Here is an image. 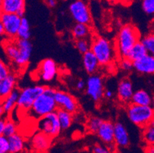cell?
Instances as JSON below:
<instances>
[{
    "instance_id": "obj_39",
    "label": "cell",
    "mask_w": 154,
    "mask_h": 153,
    "mask_svg": "<svg viewBox=\"0 0 154 153\" xmlns=\"http://www.w3.org/2000/svg\"><path fill=\"white\" fill-rule=\"evenodd\" d=\"M86 88V81L83 79H80L76 83V89L78 90H83Z\"/></svg>"
},
{
    "instance_id": "obj_3",
    "label": "cell",
    "mask_w": 154,
    "mask_h": 153,
    "mask_svg": "<svg viewBox=\"0 0 154 153\" xmlns=\"http://www.w3.org/2000/svg\"><path fill=\"white\" fill-rule=\"evenodd\" d=\"M91 50L102 66L111 64L117 54L115 46H113L110 41L103 37H96L92 41Z\"/></svg>"
},
{
    "instance_id": "obj_12",
    "label": "cell",
    "mask_w": 154,
    "mask_h": 153,
    "mask_svg": "<svg viewBox=\"0 0 154 153\" xmlns=\"http://www.w3.org/2000/svg\"><path fill=\"white\" fill-rule=\"evenodd\" d=\"M19 48V54L14 64L19 67H24L27 65L31 58L32 52V45L29 40L19 39L15 41Z\"/></svg>"
},
{
    "instance_id": "obj_1",
    "label": "cell",
    "mask_w": 154,
    "mask_h": 153,
    "mask_svg": "<svg viewBox=\"0 0 154 153\" xmlns=\"http://www.w3.org/2000/svg\"><path fill=\"white\" fill-rule=\"evenodd\" d=\"M56 90L51 87H45L44 92L36 99L32 108L29 110V115L35 120L56 112L58 106L55 101Z\"/></svg>"
},
{
    "instance_id": "obj_14",
    "label": "cell",
    "mask_w": 154,
    "mask_h": 153,
    "mask_svg": "<svg viewBox=\"0 0 154 153\" xmlns=\"http://www.w3.org/2000/svg\"><path fill=\"white\" fill-rule=\"evenodd\" d=\"M134 93L133 83L129 78H124L119 82L117 94L119 100L123 103H131Z\"/></svg>"
},
{
    "instance_id": "obj_46",
    "label": "cell",
    "mask_w": 154,
    "mask_h": 153,
    "mask_svg": "<svg viewBox=\"0 0 154 153\" xmlns=\"http://www.w3.org/2000/svg\"><path fill=\"white\" fill-rule=\"evenodd\" d=\"M123 2H126V3H129V2H131L132 0H122Z\"/></svg>"
},
{
    "instance_id": "obj_36",
    "label": "cell",
    "mask_w": 154,
    "mask_h": 153,
    "mask_svg": "<svg viewBox=\"0 0 154 153\" xmlns=\"http://www.w3.org/2000/svg\"><path fill=\"white\" fill-rule=\"evenodd\" d=\"M120 66L121 69L124 71H131L134 68V61H132L131 59L125 57V58H121V61L120 62Z\"/></svg>"
},
{
    "instance_id": "obj_9",
    "label": "cell",
    "mask_w": 154,
    "mask_h": 153,
    "mask_svg": "<svg viewBox=\"0 0 154 153\" xmlns=\"http://www.w3.org/2000/svg\"><path fill=\"white\" fill-rule=\"evenodd\" d=\"M87 94L93 101L97 103L101 100L104 93V86L102 78L98 74H92L86 81Z\"/></svg>"
},
{
    "instance_id": "obj_17",
    "label": "cell",
    "mask_w": 154,
    "mask_h": 153,
    "mask_svg": "<svg viewBox=\"0 0 154 153\" xmlns=\"http://www.w3.org/2000/svg\"><path fill=\"white\" fill-rule=\"evenodd\" d=\"M134 68L141 74H154V55L147 54L134 62Z\"/></svg>"
},
{
    "instance_id": "obj_7",
    "label": "cell",
    "mask_w": 154,
    "mask_h": 153,
    "mask_svg": "<svg viewBox=\"0 0 154 153\" xmlns=\"http://www.w3.org/2000/svg\"><path fill=\"white\" fill-rule=\"evenodd\" d=\"M37 127L39 131L45 133L51 138L57 136L62 130L56 112L40 118L38 120Z\"/></svg>"
},
{
    "instance_id": "obj_44",
    "label": "cell",
    "mask_w": 154,
    "mask_h": 153,
    "mask_svg": "<svg viewBox=\"0 0 154 153\" xmlns=\"http://www.w3.org/2000/svg\"><path fill=\"white\" fill-rule=\"evenodd\" d=\"M105 1H107V2H111V3H117V2H121L122 0H105Z\"/></svg>"
},
{
    "instance_id": "obj_34",
    "label": "cell",
    "mask_w": 154,
    "mask_h": 153,
    "mask_svg": "<svg viewBox=\"0 0 154 153\" xmlns=\"http://www.w3.org/2000/svg\"><path fill=\"white\" fill-rule=\"evenodd\" d=\"M142 8L147 15H153L154 0H142Z\"/></svg>"
},
{
    "instance_id": "obj_25",
    "label": "cell",
    "mask_w": 154,
    "mask_h": 153,
    "mask_svg": "<svg viewBox=\"0 0 154 153\" xmlns=\"http://www.w3.org/2000/svg\"><path fill=\"white\" fill-rule=\"evenodd\" d=\"M148 54L147 50H146L145 47L142 44V42L140 41L131 49L127 54V58L131 59L132 61H136L139 59L142 58L145 55Z\"/></svg>"
},
{
    "instance_id": "obj_49",
    "label": "cell",
    "mask_w": 154,
    "mask_h": 153,
    "mask_svg": "<svg viewBox=\"0 0 154 153\" xmlns=\"http://www.w3.org/2000/svg\"><path fill=\"white\" fill-rule=\"evenodd\" d=\"M8 153H12V152H10V151H9V152H8Z\"/></svg>"
},
{
    "instance_id": "obj_6",
    "label": "cell",
    "mask_w": 154,
    "mask_h": 153,
    "mask_svg": "<svg viewBox=\"0 0 154 153\" xmlns=\"http://www.w3.org/2000/svg\"><path fill=\"white\" fill-rule=\"evenodd\" d=\"M68 10L76 23L89 25L91 22L90 8L85 0H73L69 5Z\"/></svg>"
},
{
    "instance_id": "obj_4",
    "label": "cell",
    "mask_w": 154,
    "mask_h": 153,
    "mask_svg": "<svg viewBox=\"0 0 154 153\" xmlns=\"http://www.w3.org/2000/svg\"><path fill=\"white\" fill-rule=\"evenodd\" d=\"M127 115L131 123L143 128L154 120V109L151 106H140L131 103L127 106Z\"/></svg>"
},
{
    "instance_id": "obj_22",
    "label": "cell",
    "mask_w": 154,
    "mask_h": 153,
    "mask_svg": "<svg viewBox=\"0 0 154 153\" xmlns=\"http://www.w3.org/2000/svg\"><path fill=\"white\" fill-rule=\"evenodd\" d=\"M152 97L150 93L145 90H137L134 91L131 103L140 106H150L152 105Z\"/></svg>"
},
{
    "instance_id": "obj_32",
    "label": "cell",
    "mask_w": 154,
    "mask_h": 153,
    "mask_svg": "<svg viewBox=\"0 0 154 153\" xmlns=\"http://www.w3.org/2000/svg\"><path fill=\"white\" fill-rule=\"evenodd\" d=\"M75 47L81 54H84L91 50V43H90L88 39H79L75 41Z\"/></svg>"
},
{
    "instance_id": "obj_31",
    "label": "cell",
    "mask_w": 154,
    "mask_h": 153,
    "mask_svg": "<svg viewBox=\"0 0 154 153\" xmlns=\"http://www.w3.org/2000/svg\"><path fill=\"white\" fill-rule=\"evenodd\" d=\"M142 44L147 50L148 54L154 55V34H149L144 36L140 40Z\"/></svg>"
},
{
    "instance_id": "obj_41",
    "label": "cell",
    "mask_w": 154,
    "mask_h": 153,
    "mask_svg": "<svg viewBox=\"0 0 154 153\" xmlns=\"http://www.w3.org/2000/svg\"><path fill=\"white\" fill-rule=\"evenodd\" d=\"M44 2L45 5L49 8H54L58 3L57 0H44Z\"/></svg>"
},
{
    "instance_id": "obj_18",
    "label": "cell",
    "mask_w": 154,
    "mask_h": 153,
    "mask_svg": "<svg viewBox=\"0 0 154 153\" xmlns=\"http://www.w3.org/2000/svg\"><path fill=\"white\" fill-rule=\"evenodd\" d=\"M114 143L120 148H127L130 145V136L127 128L120 122L114 123Z\"/></svg>"
},
{
    "instance_id": "obj_10",
    "label": "cell",
    "mask_w": 154,
    "mask_h": 153,
    "mask_svg": "<svg viewBox=\"0 0 154 153\" xmlns=\"http://www.w3.org/2000/svg\"><path fill=\"white\" fill-rule=\"evenodd\" d=\"M55 101L58 109H64L72 114L78 111V101L75 96L70 94L69 93L63 90H56Z\"/></svg>"
},
{
    "instance_id": "obj_28",
    "label": "cell",
    "mask_w": 154,
    "mask_h": 153,
    "mask_svg": "<svg viewBox=\"0 0 154 153\" xmlns=\"http://www.w3.org/2000/svg\"><path fill=\"white\" fill-rule=\"evenodd\" d=\"M31 38V28L29 20L26 18L22 17V23L18 32V38L29 40Z\"/></svg>"
},
{
    "instance_id": "obj_27",
    "label": "cell",
    "mask_w": 154,
    "mask_h": 153,
    "mask_svg": "<svg viewBox=\"0 0 154 153\" xmlns=\"http://www.w3.org/2000/svg\"><path fill=\"white\" fill-rule=\"evenodd\" d=\"M142 138L147 145H154V120L143 128Z\"/></svg>"
},
{
    "instance_id": "obj_23",
    "label": "cell",
    "mask_w": 154,
    "mask_h": 153,
    "mask_svg": "<svg viewBox=\"0 0 154 153\" xmlns=\"http://www.w3.org/2000/svg\"><path fill=\"white\" fill-rule=\"evenodd\" d=\"M10 152L20 153L24 151L26 147V142L23 136L19 133H15L12 136L9 137Z\"/></svg>"
},
{
    "instance_id": "obj_21",
    "label": "cell",
    "mask_w": 154,
    "mask_h": 153,
    "mask_svg": "<svg viewBox=\"0 0 154 153\" xmlns=\"http://www.w3.org/2000/svg\"><path fill=\"white\" fill-rule=\"evenodd\" d=\"M16 82V77L13 74H10L4 79L0 80V96L2 99L15 90Z\"/></svg>"
},
{
    "instance_id": "obj_30",
    "label": "cell",
    "mask_w": 154,
    "mask_h": 153,
    "mask_svg": "<svg viewBox=\"0 0 154 153\" xmlns=\"http://www.w3.org/2000/svg\"><path fill=\"white\" fill-rule=\"evenodd\" d=\"M103 120L97 116H91L87 122V128L91 133H97Z\"/></svg>"
},
{
    "instance_id": "obj_29",
    "label": "cell",
    "mask_w": 154,
    "mask_h": 153,
    "mask_svg": "<svg viewBox=\"0 0 154 153\" xmlns=\"http://www.w3.org/2000/svg\"><path fill=\"white\" fill-rule=\"evenodd\" d=\"M4 50H5V53L7 57L14 63L19 54V48L15 41L9 42L8 44H5L4 46Z\"/></svg>"
},
{
    "instance_id": "obj_37",
    "label": "cell",
    "mask_w": 154,
    "mask_h": 153,
    "mask_svg": "<svg viewBox=\"0 0 154 153\" xmlns=\"http://www.w3.org/2000/svg\"><path fill=\"white\" fill-rule=\"evenodd\" d=\"M93 153H113V149L110 147H108L107 145H101V144H97L94 146Z\"/></svg>"
},
{
    "instance_id": "obj_16",
    "label": "cell",
    "mask_w": 154,
    "mask_h": 153,
    "mask_svg": "<svg viewBox=\"0 0 154 153\" xmlns=\"http://www.w3.org/2000/svg\"><path fill=\"white\" fill-rule=\"evenodd\" d=\"M26 9V0H1V12L22 16Z\"/></svg>"
},
{
    "instance_id": "obj_5",
    "label": "cell",
    "mask_w": 154,
    "mask_h": 153,
    "mask_svg": "<svg viewBox=\"0 0 154 153\" xmlns=\"http://www.w3.org/2000/svg\"><path fill=\"white\" fill-rule=\"evenodd\" d=\"M45 87L42 85L29 86L21 90L17 106L19 109L29 111L38 97L44 92Z\"/></svg>"
},
{
    "instance_id": "obj_48",
    "label": "cell",
    "mask_w": 154,
    "mask_h": 153,
    "mask_svg": "<svg viewBox=\"0 0 154 153\" xmlns=\"http://www.w3.org/2000/svg\"><path fill=\"white\" fill-rule=\"evenodd\" d=\"M117 153H127V152H125V151H118Z\"/></svg>"
},
{
    "instance_id": "obj_13",
    "label": "cell",
    "mask_w": 154,
    "mask_h": 153,
    "mask_svg": "<svg viewBox=\"0 0 154 153\" xmlns=\"http://www.w3.org/2000/svg\"><path fill=\"white\" fill-rule=\"evenodd\" d=\"M51 136L42 132H38L32 136L30 141V146L32 149L36 153H45L51 145Z\"/></svg>"
},
{
    "instance_id": "obj_24",
    "label": "cell",
    "mask_w": 154,
    "mask_h": 153,
    "mask_svg": "<svg viewBox=\"0 0 154 153\" xmlns=\"http://www.w3.org/2000/svg\"><path fill=\"white\" fill-rule=\"evenodd\" d=\"M71 33L74 38L76 40L79 39H88L90 36L91 29L89 25L86 24L76 23L72 28Z\"/></svg>"
},
{
    "instance_id": "obj_33",
    "label": "cell",
    "mask_w": 154,
    "mask_h": 153,
    "mask_svg": "<svg viewBox=\"0 0 154 153\" xmlns=\"http://www.w3.org/2000/svg\"><path fill=\"white\" fill-rule=\"evenodd\" d=\"M16 132H17V128H16L15 123L12 120H5V128H4L3 132L1 135H3V136L9 138V137L15 135V133H17Z\"/></svg>"
},
{
    "instance_id": "obj_43",
    "label": "cell",
    "mask_w": 154,
    "mask_h": 153,
    "mask_svg": "<svg viewBox=\"0 0 154 153\" xmlns=\"http://www.w3.org/2000/svg\"><path fill=\"white\" fill-rule=\"evenodd\" d=\"M5 120L2 119L1 121H0V133L2 134V133L3 132L4 128H5Z\"/></svg>"
},
{
    "instance_id": "obj_2",
    "label": "cell",
    "mask_w": 154,
    "mask_h": 153,
    "mask_svg": "<svg viewBox=\"0 0 154 153\" xmlns=\"http://www.w3.org/2000/svg\"><path fill=\"white\" fill-rule=\"evenodd\" d=\"M140 33L132 25H125L120 28L117 35L115 47L117 55L120 58L127 57L131 49L140 41Z\"/></svg>"
},
{
    "instance_id": "obj_40",
    "label": "cell",
    "mask_w": 154,
    "mask_h": 153,
    "mask_svg": "<svg viewBox=\"0 0 154 153\" xmlns=\"http://www.w3.org/2000/svg\"><path fill=\"white\" fill-rule=\"evenodd\" d=\"M114 96V93L112 90L110 89H107V90H105L104 91V93H103V97H105L106 99H112Z\"/></svg>"
},
{
    "instance_id": "obj_20",
    "label": "cell",
    "mask_w": 154,
    "mask_h": 153,
    "mask_svg": "<svg viewBox=\"0 0 154 153\" xmlns=\"http://www.w3.org/2000/svg\"><path fill=\"white\" fill-rule=\"evenodd\" d=\"M82 61H83V66L85 71L90 75L94 74L99 69V67L100 65L98 59L97 58L95 54L91 50H89L83 54Z\"/></svg>"
},
{
    "instance_id": "obj_11",
    "label": "cell",
    "mask_w": 154,
    "mask_h": 153,
    "mask_svg": "<svg viewBox=\"0 0 154 153\" xmlns=\"http://www.w3.org/2000/svg\"><path fill=\"white\" fill-rule=\"evenodd\" d=\"M58 74V67L52 59L47 58L39 64L38 68V76L43 81L49 82L55 78Z\"/></svg>"
},
{
    "instance_id": "obj_42",
    "label": "cell",
    "mask_w": 154,
    "mask_h": 153,
    "mask_svg": "<svg viewBox=\"0 0 154 153\" xmlns=\"http://www.w3.org/2000/svg\"><path fill=\"white\" fill-rule=\"evenodd\" d=\"M145 153H154V145H147L145 148Z\"/></svg>"
},
{
    "instance_id": "obj_26",
    "label": "cell",
    "mask_w": 154,
    "mask_h": 153,
    "mask_svg": "<svg viewBox=\"0 0 154 153\" xmlns=\"http://www.w3.org/2000/svg\"><path fill=\"white\" fill-rule=\"evenodd\" d=\"M60 125L62 130H68L70 128L73 122V114L62 109H58L56 110Z\"/></svg>"
},
{
    "instance_id": "obj_47",
    "label": "cell",
    "mask_w": 154,
    "mask_h": 153,
    "mask_svg": "<svg viewBox=\"0 0 154 153\" xmlns=\"http://www.w3.org/2000/svg\"><path fill=\"white\" fill-rule=\"evenodd\" d=\"M152 107L154 109V95L152 96Z\"/></svg>"
},
{
    "instance_id": "obj_45",
    "label": "cell",
    "mask_w": 154,
    "mask_h": 153,
    "mask_svg": "<svg viewBox=\"0 0 154 153\" xmlns=\"http://www.w3.org/2000/svg\"><path fill=\"white\" fill-rule=\"evenodd\" d=\"M0 33H1V35H4V28L1 23H0Z\"/></svg>"
},
{
    "instance_id": "obj_35",
    "label": "cell",
    "mask_w": 154,
    "mask_h": 153,
    "mask_svg": "<svg viewBox=\"0 0 154 153\" xmlns=\"http://www.w3.org/2000/svg\"><path fill=\"white\" fill-rule=\"evenodd\" d=\"M10 151L9 138L3 135L0 136V153H8Z\"/></svg>"
},
{
    "instance_id": "obj_8",
    "label": "cell",
    "mask_w": 154,
    "mask_h": 153,
    "mask_svg": "<svg viewBox=\"0 0 154 153\" xmlns=\"http://www.w3.org/2000/svg\"><path fill=\"white\" fill-rule=\"evenodd\" d=\"M22 17L17 14L1 13V22L4 28V35L9 38H18V32Z\"/></svg>"
},
{
    "instance_id": "obj_15",
    "label": "cell",
    "mask_w": 154,
    "mask_h": 153,
    "mask_svg": "<svg viewBox=\"0 0 154 153\" xmlns=\"http://www.w3.org/2000/svg\"><path fill=\"white\" fill-rule=\"evenodd\" d=\"M97 136L105 145L113 147L114 143V123L110 120H103L97 131Z\"/></svg>"
},
{
    "instance_id": "obj_38",
    "label": "cell",
    "mask_w": 154,
    "mask_h": 153,
    "mask_svg": "<svg viewBox=\"0 0 154 153\" xmlns=\"http://www.w3.org/2000/svg\"><path fill=\"white\" fill-rule=\"evenodd\" d=\"M9 74H10V73H9V70L7 65L3 61H1V63H0V80L4 79Z\"/></svg>"
},
{
    "instance_id": "obj_19",
    "label": "cell",
    "mask_w": 154,
    "mask_h": 153,
    "mask_svg": "<svg viewBox=\"0 0 154 153\" xmlns=\"http://www.w3.org/2000/svg\"><path fill=\"white\" fill-rule=\"evenodd\" d=\"M19 93H20V90L15 89V90L11 93L10 94L5 96V98H2L1 105H0V114H1V116H2L4 113L8 114L15 109V106H17Z\"/></svg>"
}]
</instances>
